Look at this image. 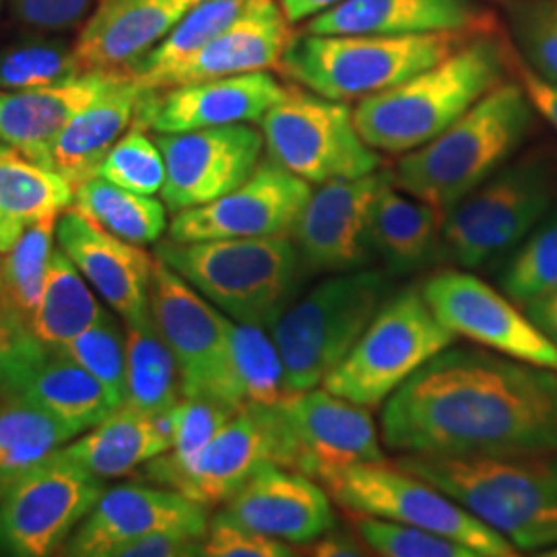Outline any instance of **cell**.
<instances>
[{"label": "cell", "instance_id": "1", "mask_svg": "<svg viewBox=\"0 0 557 557\" xmlns=\"http://www.w3.org/2000/svg\"><path fill=\"white\" fill-rule=\"evenodd\" d=\"M398 455L496 457L557 450V372L485 347H446L382 405Z\"/></svg>", "mask_w": 557, "mask_h": 557}, {"label": "cell", "instance_id": "2", "mask_svg": "<svg viewBox=\"0 0 557 557\" xmlns=\"http://www.w3.org/2000/svg\"><path fill=\"white\" fill-rule=\"evenodd\" d=\"M510 66L504 41L490 32L475 34L438 64L359 100L354 110L359 135L388 156L416 151L506 81Z\"/></svg>", "mask_w": 557, "mask_h": 557}, {"label": "cell", "instance_id": "3", "mask_svg": "<svg viewBox=\"0 0 557 557\" xmlns=\"http://www.w3.org/2000/svg\"><path fill=\"white\" fill-rule=\"evenodd\" d=\"M395 462L457 499L517 549L557 547V450L496 457L400 455Z\"/></svg>", "mask_w": 557, "mask_h": 557}, {"label": "cell", "instance_id": "4", "mask_svg": "<svg viewBox=\"0 0 557 557\" xmlns=\"http://www.w3.org/2000/svg\"><path fill=\"white\" fill-rule=\"evenodd\" d=\"M537 110L518 81H502L436 139L400 156L398 190L448 213L515 160L531 135Z\"/></svg>", "mask_w": 557, "mask_h": 557}, {"label": "cell", "instance_id": "5", "mask_svg": "<svg viewBox=\"0 0 557 557\" xmlns=\"http://www.w3.org/2000/svg\"><path fill=\"white\" fill-rule=\"evenodd\" d=\"M156 257L225 317L264 329L296 298L304 269L292 238L168 239Z\"/></svg>", "mask_w": 557, "mask_h": 557}, {"label": "cell", "instance_id": "6", "mask_svg": "<svg viewBox=\"0 0 557 557\" xmlns=\"http://www.w3.org/2000/svg\"><path fill=\"white\" fill-rule=\"evenodd\" d=\"M475 34L481 32L301 34L285 48L278 69L287 79L329 100H366L438 64Z\"/></svg>", "mask_w": 557, "mask_h": 557}, {"label": "cell", "instance_id": "7", "mask_svg": "<svg viewBox=\"0 0 557 557\" xmlns=\"http://www.w3.org/2000/svg\"><path fill=\"white\" fill-rule=\"evenodd\" d=\"M557 200V156L537 147L510 160L455 205L442 223L440 257L478 269L515 250Z\"/></svg>", "mask_w": 557, "mask_h": 557}, {"label": "cell", "instance_id": "8", "mask_svg": "<svg viewBox=\"0 0 557 557\" xmlns=\"http://www.w3.org/2000/svg\"><path fill=\"white\" fill-rule=\"evenodd\" d=\"M384 294L380 271L358 269L329 275L289 301L269 329L283 359L287 397L324 382L376 317Z\"/></svg>", "mask_w": 557, "mask_h": 557}, {"label": "cell", "instance_id": "9", "mask_svg": "<svg viewBox=\"0 0 557 557\" xmlns=\"http://www.w3.org/2000/svg\"><path fill=\"white\" fill-rule=\"evenodd\" d=\"M457 337L436 319L421 289H403L380 306L351 351L324 379L337 397L379 409Z\"/></svg>", "mask_w": 557, "mask_h": 557}, {"label": "cell", "instance_id": "10", "mask_svg": "<svg viewBox=\"0 0 557 557\" xmlns=\"http://www.w3.org/2000/svg\"><path fill=\"white\" fill-rule=\"evenodd\" d=\"M269 158L308 184L368 176L380 170L379 151L361 139L354 110L301 85L260 119Z\"/></svg>", "mask_w": 557, "mask_h": 557}, {"label": "cell", "instance_id": "11", "mask_svg": "<svg viewBox=\"0 0 557 557\" xmlns=\"http://www.w3.org/2000/svg\"><path fill=\"white\" fill-rule=\"evenodd\" d=\"M322 485L351 515L419 527L471 547L479 557H512L518 549L498 531L473 517L457 499L397 462H366L324 479Z\"/></svg>", "mask_w": 557, "mask_h": 557}, {"label": "cell", "instance_id": "12", "mask_svg": "<svg viewBox=\"0 0 557 557\" xmlns=\"http://www.w3.org/2000/svg\"><path fill=\"white\" fill-rule=\"evenodd\" d=\"M103 481L59 453L0 498V556L59 554L103 494Z\"/></svg>", "mask_w": 557, "mask_h": 557}, {"label": "cell", "instance_id": "13", "mask_svg": "<svg viewBox=\"0 0 557 557\" xmlns=\"http://www.w3.org/2000/svg\"><path fill=\"white\" fill-rule=\"evenodd\" d=\"M151 317L178 363L184 398H213L238 409L230 391L227 317L156 257Z\"/></svg>", "mask_w": 557, "mask_h": 557}, {"label": "cell", "instance_id": "14", "mask_svg": "<svg viewBox=\"0 0 557 557\" xmlns=\"http://www.w3.org/2000/svg\"><path fill=\"white\" fill-rule=\"evenodd\" d=\"M421 294L455 337L557 372L556 345L504 292L467 269H448L425 278Z\"/></svg>", "mask_w": 557, "mask_h": 557}, {"label": "cell", "instance_id": "15", "mask_svg": "<svg viewBox=\"0 0 557 557\" xmlns=\"http://www.w3.org/2000/svg\"><path fill=\"white\" fill-rule=\"evenodd\" d=\"M296 450L281 403L273 407L244 405L197 458L161 487L176 490L209 506L225 504L260 465L277 462L294 469Z\"/></svg>", "mask_w": 557, "mask_h": 557}, {"label": "cell", "instance_id": "16", "mask_svg": "<svg viewBox=\"0 0 557 557\" xmlns=\"http://www.w3.org/2000/svg\"><path fill=\"white\" fill-rule=\"evenodd\" d=\"M391 184H395L393 170L320 184L292 232L301 267L326 275L366 269L374 255L370 242L372 211L380 193Z\"/></svg>", "mask_w": 557, "mask_h": 557}, {"label": "cell", "instance_id": "17", "mask_svg": "<svg viewBox=\"0 0 557 557\" xmlns=\"http://www.w3.org/2000/svg\"><path fill=\"white\" fill-rule=\"evenodd\" d=\"M165 182L161 199L172 213L209 205L255 174L264 137L248 124L158 133Z\"/></svg>", "mask_w": 557, "mask_h": 557}, {"label": "cell", "instance_id": "18", "mask_svg": "<svg viewBox=\"0 0 557 557\" xmlns=\"http://www.w3.org/2000/svg\"><path fill=\"white\" fill-rule=\"evenodd\" d=\"M310 195L312 188L306 180L267 158L236 190L176 213L170 239L292 238Z\"/></svg>", "mask_w": 557, "mask_h": 557}, {"label": "cell", "instance_id": "19", "mask_svg": "<svg viewBox=\"0 0 557 557\" xmlns=\"http://www.w3.org/2000/svg\"><path fill=\"white\" fill-rule=\"evenodd\" d=\"M281 411L294 440V469L324 479L356 465L386 460L370 409L312 388L281 400Z\"/></svg>", "mask_w": 557, "mask_h": 557}, {"label": "cell", "instance_id": "20", "mask_svg": "<svg viewBox=\"0 0 557 557\" xmlns=\"http://www.w3.org/2000/svg\"><path fill=\"white\" fill-rule=\"evenodd\" d=\"M209 522L207 506L176 490L119 485L103 490L91 512L64 541L59 556L112 557L120 545L160 531L205 537Z\"/></svg>", "mask_w": 557, "mask_h": 557}, {"label": "cell", "instance_id": "21", "mask_svg": "<svg viewBox=\"0 0 557 557\" xmlns=\"http://www.w3.org/2000/svg\"><path fill=\"white\" fill-rule=\"evenodd\" d=\"M331 494L317 479L264 462L225 499L221 517L304 547L337 527Z\"/></svg>", "mask_w": 557, "mask_h": 557}, {"label": "cell", "instance_id": "22", "mask_svg": "<svg viewBox=\"0 0 557 557\" xmlns=\"http://www.w3.org/2000/svg\"><path fill=\"white\" fill-rule=\"evenodd\" d=\"M285 91L287 87L264 71L180 85L163 96L149 89L135 126H149L156 133H186L260 122Z\"/></svg>", "mask_w": 557, "mask_h": 557}, {"label": "cell", "instance_id": "23", "mask_svg": "<svg viewBox=\"0 0 557 557\" xmlns=\"http://www.w3.org/2000/svg\"><path fill=\"white\" fill-rule=\"evenodd\" d=\"M57 242L124 322H137L151 314L149 289L156 259L140 246L108 234L77 209L62 213L57 223Z\"/></svg>", "mask_w": 557, "mask_h": 557}, {"label": "cell", "instance_id": "24", "mask_svg": "<svg viewBox=\"0 0 557 557\" xmlns=\"http://www.w3.org/2000/svg\"><path fill=\"white\" fill-rule=\"evenodd\" d=\"M289 21L277 0H252L218 38L190 59L165 71L151 89H172L202 81L236 77L278 66L292 41Z\"/></svg>", "mask_w": 557, "mask_h": 557}, {"label": "cell", "instance_id": "25", "mask_svg": "<svg viewBox=\"0 0 557 557\" xmlns=\"http://www.w3.org/2000/svg\"><path fill=\"white\" fill-rule=\"evenodd\" d=\"M126 75L128 73L87 71L79 77L38 89H0V143L20 149L44 165L64 126L114 89Z\"/></svg>", "mask_w": 557, "mask_h": 557}, {"label": "cell", "instance_id": "26", "mask_svg": "<svg viewBox=\"0 0 557 557\" xmlns=\"http://www.w3.org/2000/svg\"><path fill=\"white\" fill-rule=\"evenodd\" d=\"M199 0H100L75 52L83 71L126 73Z\"/></svg>", "mask_w": 557, "mask_h": 557}, {"label": "cell", "instance_id": "27", "mask_svg": "<svg viewBox=\"0 0 557 557\" xmlns=\"http://www.w3.org/2000/svg\"><path fill=\"white\" fill-rule=\"evenodd\" d=\"M492 17L475 0H345L308 20L304 34L416 36L487 32Z\"/></svg>", "mask_w": 557, "mask_h": 557}, {"label": "cell", "instance_id": "28", "mask_svg": "<svg viewBox=\"0 0 557 557\" xmlns=\"http://www.w3.org/2000/svg\"><path fill=\"white\" fill-rule=\"evenodd\" d=\"M147 91L149 89L126 75L114 89L64 126L44 165L69 180L73 188L98 176L101 161L110 149L124 137L131 124H137Z\"/></svg>", "mask_w": 557, "mask_h": 557}, {"label": "cell", "instance_id": "29", "mask_svg": "<svg viewBox=\"0 0 557 557\" xmlns=\"http://www.w3.org/2000/svg\"><path fill=\"white\" fill-rule=\"evenodd\" d=\"M174 444V407L161 413H140L122 405L101 419L87 436L60 448L94 478L114 479L133 473L161 457Z\"/></svg>", "mask_w": 557, "mask_h": 557}, {"label": "cell", "instance_id": "30", "mask_svg": "<svg viewBox=\"0 0 557 557\" xmlns=\"http://www.w3.org/2000/svg\"><path fill=\"white\" fill-rule=\"evenodd\" d=\"M444 215L438 207L398 190L395 184L380 193L372 211L370 242L388 273H416L440 255Z\"/></svg>", "mask_w": 557, "mask_h": 557}, {"label": "cell", "instance_id": "31", "mask_svg": "<svg viewBox=\"0 0 557 557\" xmlns=\"http://www.w3.org/2000/svg\"><path fill=\"white\" fill-rule=\"evenodd\" d=\"M75 199V188L54 170L0 143V255L36 223L59 218Z\"/></svg>", "mask_w": 557, "mask_h": 557}, {"label": "cell", "instance_id": "32", "mask_svg": "<svg viewBox=\"0 0 557 557\" xmlns=\"http://www.w3.org/2000/svg\"><path fill=\"white\" fill-rule=\"evenodd\" d=\"M9 393L36 403L77 434L96 428L114 411L100 382L75 359L52 347L25 370Z\"/></svg>", "mask_w": 557, "mask_h": 557}, {"label": "cell", "instance_id": "33", "mask_svg": "<svg viewBox=\"0 0 557 557\" xmlns=\"http://www.w3.org/2000/svg\"><path fill=\"white\" fill-rule=\"evenodd\" d=\"M108 314L87 287V278L57 246L48 262L40 301L29 319L32 333L46 347L60 349Z\"/></svg>", "mask_w": 557, "mask_h": 557}, {"label": "cell", "instance_id": "34", "mask_svg": "<svg viewBox=\"0 0 557 557\" xmlns=\"http://www.w3.org/2000/svg\"><path fill=\"white\" fill-rule=\"evenodd\" d=\"M77 432L36 403L0 388V483L11 485L54 457Z\"/></svg>", "mask_w": 557, "mask_h": 557}, {"label": "cell", "instance_id": "35", "mask_svg": "<svg viewBox=\"0 0 557 557\" xmlns=\"http://www.w3.org/2000/svg\"><path fill=\"white\" fill-rule=\"evenodd\" d=\"M126 397L140 413H161L182 400L178 363L160 335L153 317L126 322Z\"/></svg>", "mask_w": 557, "mask_h": 557}, {"label": "cell", "instance_id": "36", "mask_svg": "<svg viewBox=\"0 0 557 557\" xmlns=\"http://www.w3.org/2000/svg\"><path fill=\"white\" fill-rule=\"evenodd\" d=\"M230 391L234 405L273 407L287 397L283 359L264 326L246 324L227 317Z\"/></svg>", "mask_w": 557, "mask_h": 557}, {"label": "cell", "instance_id": "37", "mask_svg": "<svg viewBox=\"0 0 557 557\" xmlns=\"http://www.w3.org/2000/svg\"><path fill=\"white\" fill-rule=\"evenodd\" d=\"M75 209L108 234L137 246L153 244L168 227L161 200L94 176L75 188Z\"/></svg>", "mask_w": 557, "mask_h": 557}, {"label": "cell", "instance_id": "38", "mask_svg": "<svg viewBox=\"0 0 557 557\" xmlns=\"http://www.w3.org/2000/svg\"><path fill=\"white\" fill-rule=\"evenodd\" d=\"M252 0H199L182 20L170 29L163 40L137 60L126 73L151 89L165 71L190 59L200 48L218 38L250 7Z\"/></svg>", "mask_w": 557, "mask_h": 557}, {"label": "cell", "instance_id": "39", "mask_svg": "<svg viewBox=\"0 0 557 557\" xmlns=\"http://www.w3.org/2000/svg\"><path fill=\"white\" fill-rule=\"evenodd\" d=\"M502 292L522 310L557 289V207L510 255L499 275Z\"/></svg>", "mask_w": 557, "mask_h": 557}, {"label": "cell", "instance_id": "40", "mask_svg": "<svg viewBox=\"0 0 557 557\" xmlns=\"http://www.w3.org/2000/svg\"><path fill=\"white\" fill-rule=\"evenodd\" d=\"M59 218L32 225L15 246L2 255V287L9 308L21 319H32L40 301L48 262L54 252Z\"/></svg>", "mask_w": 557, "mask_h": 557}, {"label": "cell", "instance_id": "41", "mask_svg": "<svg viewBox=\"0 0 557 557\" xmlns=\"http://www.w3.org/2000/svg\"><path fill=\"white\" fill-rule=\"evenodd\" d=\"M238 409L213 398H184L174 407V444L145 465V479L163 485L190 465Z\"/></svg>", "mask_w": 557, "mask_h": 557}, {"label": "cell", "instance_id": "42", "mask_svg": "<svg viewBox=\"0 0 557 557\" xmlns=\"http://www.w3.org/2000/svg\"><path fill=\"white\" fill-rule=\"evenodd\" d=\"M75 46L62 40H27L0 46V89L21 91L83 75Z\"/></svg>", "mask_w": 557, "mask_h": 557}, {"label": "cell", "instance_id": "43", "mask_svg": "<svg viewBox=\"0 0 557 557\" xmlns=\"http://www.w3.org/2000/svg\"><path fill=\"white\" fill-rule=\"evenodd\" d=\"M508 21L518 60L539 79L557 85V0H510Z\"/></svg>", "mask_w": 557, "mask_h": 557}, {"label": "cell", "instance_id": "44", "mask_svg": "<svg viewBox=\"0 0 557 557\" xmlns=\"http://www.w3.org/2000/svg\"><path fill=\"white\" fill-rule=\"evenodd\" d=\"M62 354L75 359L94 379L100 382L112 407L119 409L126 397V351L124 337L108 314L81 335L60 347Z\"/></svg>", "mask_w": 557, "mask_h": 557}, {"label": "cell", "instance_id": "45", "mask_svg": "<svg viewBox=\"0 0 557 557\" xmlns=\"http://www.w3.org/2000/svg\"><path fill=\"white\" fill-rule=\"evenodd\" d=\"M351 527L372 556L479 557L471 547L438 533L384 518L351 515Z\"/></svg>", "mask_w": 557, "mask_h": 557}, {"label": "cell", "instance_id": "46", "mask_svg": "<svg viewBox=\"0 0 557 557\" xmlns=\"http://www.w3.org/2000/svg\"><path fill=\"white\" fill-rule=\"evenodd\" d=\"M98 176L120 188L153 197L163 188L165 163L158 143L149 139L140 126H135L110 149L101 161Z\"/></svg>", "mask_w": 557, "mask_h": 557}, {"label": "cell", "instance_id": "47", "mask_svg": "<svg viewBox=\"0 0 557 557\" xmlns=\"http://www.w3.org/2000/svg\"><path fill=\"white\" fill-rule=\"evenodd\" d=\"M207 557H292L298 556L296 545L246 529L234 520L215 515L202 541Z\"/></svg>", "mask_w": 557, "mask_h": 557}, {"label": "cell", "instance_id": "48", "mask_svg": "<svg viewBox=\"0 0 557 557\" xmlns=\"http://www.w3.org/2000/svg\"><path fill=\"white\" fill-rule=\"evenodd\" d=\"M48 347L29 329V322L15 312H0V388L11 391L29 366Z\"/></svg>", "mask_w": 557, "mask_h": 557}, {"label": "cell", "instance_id": "49", "mask_svg": "<svg viewBox=\"0 0 557 557\" xmlns=\"http://www.w3.org/2000/svg\"><path fill=\"white\" fill-rule=\"evenodd\" d=\"M13 17L38 32H60L77 25L94 0H9Z\"/></svg>", "mask_w": 557, "mask_h": 557}, {"label": "cell", "instance_id": "50", "mask_svg": "<svg viewBox=\"0 0 557 557\" xmlns=\"http://www.w3.org/2000/svg\"><path fill=\"white\" fill-rule=\"evenodd\" d=\"M202 541L180 531H160L120 545L112 557H200Z\"/></svg>", "mask_w": 557, "mask_h": 557}, {"label": "cell", "instance_id": "51", "mask_svg": "<svg viewBox=\"0 0 557 557\" xmlns=\"http://www.w3.org/2000/svg\"><path fill=\"white\" fill-rule=\"evenodd\" d=\"M512 66L517 71L518 83L524 87L529 100L533 103V108L537 110L541 119L547 120L552 124V128L557 133V85L547 83V81L539 79L537 75H533L520 60L512 57Z\"/></svg>", "mask_w": 557, "mask_h": 557}, {"label": "cell", "instance_id": "52", "mask_svg": "<svg viewBox=\"0 0 557 557\" xmlns=\"http://www.w3.org/2000/svg\"><path fill=\"white\" fill-rule=\"evenodd\" d=\"M306 554L319 557H361L372 556L370 549L366 547V543L359 539L356 531H347L335 527L331 531H326L324 535L314 539L312 543L304 545Z\"/></svg>", "mask_w": 557, "mask_h": 557}, {"label": "cell", "instance_id": "53", "mask_svg": "<svg viewBox=\"0 0 557 557\" xmlns=\"http://www.w3.org/2000/svg\"><path fill=\"white\" fill-rule=\"evenodd\" d=\"M527 317L541 329V333L557 347V289L524 308Z\"/></svg>", "mask_w": 557, "mask_h": 557}, {"label": "cell", "instance_id": "54", "mask_svg": "<svg viewBox=\"0 0 557 557\" xmlns=\"http://www.w3.org/2000/svg\"><path fill=\"white\" fill-rule=\"evenodd\" d=\"M289 23H299V21L312 20L320 13L335 9L345 0H277Z\"/></svg>", "mask_w": 557, "mask_h": 557}, {"label": "cell", "instance_id": "55", "mask_svg": "<svg viewBox=\"0 0 557 557\" xmlns=\"http://www.w3.org/2000/svg\"><path fill=\"white\" fill-rule=\"evenodd\" d=\"M0 312H13V310L9 308V304H7L4 287H2V255H0Z\"/></svg>", "mask_w": 557, "mask_h": 557}, {"label": "cell", "instance_id": "56", "mask_svg": "<svg viewBox=\"0 0 557 557\" xmlns=\"http://www.w3.org/2000/svg\"><path fill=\"white\" fill-rule=\"evenodd\" d=\"M543 556L557 557V547H552L549 552H543Z\"/></svg>", "mask_w": 557, "mask_h": 557}, {"label": "cell", "instance_id": "57", "mask_svg": "<svg viewBox=\"0 0 557 557\" xmlns=\"http://www.w3.org/2000/svg\"><path fill=\"white\" fill-rule=\"evenodd\" d=\"M9 487H11V485H2V483H0V498H2V494H4Z\"/></svg>", "mask_w": 557, "mask_h": 557}, {"label": "cell", "instance_id": "58", "mask_svg": "<svg viewBox=\"0 0 557 557\" xmlns=\"http://www.w3.org/2000/svg\"><path fill=\"white\" fill-rule=\"evenodd\" d=\"M0 2H2V0H0Z\"/></svg>", "mask_w": 557, "mask_h": 557}]
</instances>
